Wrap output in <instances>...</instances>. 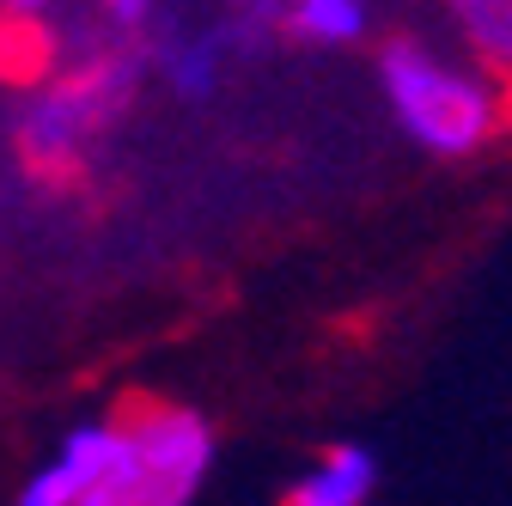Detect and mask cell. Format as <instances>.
<instances>
[{
	"label": "cell",
	"instance_id": "cell-6",
	"mask_svg": "<svg viewBox=\"0 0 512 506\" xmlns=\"http://www.w3.org/2000/svg\"><path fill=\"white\" fill-rule=\"evenodd\" d=\"M384 482V464L366 439H330L287 488H281V506H372Z\"/></svg>",
	"mask_w": 512,
	"mask_h": 506
},
{
	"label": "cell",
	"instance_id": "cell-8",
	"mask_svg": "<svg viewBox=\"0 0 512 506\" xmlns=\"http://www.w3.org/2000/svg\"><path fill=\"white\" fill-rule=\"evenodd\" d=\"M439 13L458 31L464 55L506 86L512 80V0H439Z\"/></svg>",
	"mask_w": 512,
	"mask_h": 506
},
{
	"label": "cell",
	"instance_id": "cell-9",
	"mask_svg": "<svg viewBox=\"0 0 512 506\" xmlns=\"http://www.w3.org/2000/svg\"><path fill=\"white\" fill-rule=\"evenodd\" d=\"M92 7H98V19H104L116 37H147L165 0H92Z\"/></svg>",
	"mask_w": 512,
	"mask_h": 506
},
{
	"label": "cell",
	"instance_id": "cell-5",
	"mask_svg": "<svg viewBox=\"0 0 512 506\" xmlns=\"http://www.w3.org/2000/svg\"><path fill=\"white\" fill-rule=\"evenodd\" d=\"M116 439H122V415H86V421H74L68 433L55 439V452L19 482L13 506H80L98 488V476L110 470Z\"/></svg>",
	"mask_w": 512,
	"mask_h": 506
},
{
	"label": "cell",
	"instance_id": "cell-4",
	"mask_svg": "<svg viewBox=\"0 0 512 506\" xmlns=\"http://www.w3.org/2000/svg\"><path fill=\"white\" fill-rule=\"evenodd\" d=\"M141 49H147V74L189 110L220 98V86L232 80L238 61L263 55V43L250 31H238L226 13H214V19H153Z\"/></svg>",
	"mask_w": 512,
	"mask_h": 506
},
{
	"label": "cell",
	"instance_id": "cell-1",
	"mask_svg": "<svg viewBox=\"0 0 512 506\" xmlns=\"http://www.w3.org/2000/svg\"><path fill=\"white\" fill-rule=\"evenodd\" d=\"M147 80L153 74H147L141 37L110 31V43L55 61V68H43L25 86V98L13 110V153L25 159V171H37L49 183L80 177L128 122V110L141 104Z\"/></svg>",
	"mask_w": 512,
	"mask_h": 506
},
{
	"label": "cell",
	"instance_id": "cell-7",
	"mask_svg": "<svg viewBox=\"0 0 512 506\" xmlns=\"http://www.w3.org/2000/svg\"><path fill=\"white\" fill-rule=\"evenodd\" d=\"M384 0H287L281 37L305 43V49H360L378 25Z\"/></svg>",
	"mask_w": 512,
	"mask_h": 506
},
{
	"label": "cell",
	"instance_id": "cell-10",
	"mask_svg": "<svg viewBox=\"0 0 512 506\" xmlns=\"http://www.w3.org/2000/svg\"><path fill=\"white\" fill-rule=\"evenodd\" d=\"M61 13V0H0V19L7 25H19V31H31V25H49Z\"/></svg>",
	"mask_w": 512,
	"mask_h": 506
},
{
	"label": "cell",
	"instance_id": "cell-2",
	"mask_svg": "<svg viewBox=\"0 0 512 506\" xmlns=\"http://www.w3.org/2000/svg\"><path fill=\"white\" fill-rule=\"evenodd\" d=\"M372 80L397 135L439 165H464L506 135V86L488 68H476L470 55L458 61L421 31L378 37Z\"/></svg>",
	"mask_w": 512,
	"mask_h": 506
},
{
	"label": "cell",
	"instance_id": "cell-3",
	"mask_svg": "<svg viewBox=\"0 0 512 506\" xmlns=\"http://www.w3.org/2000/svg\"><path fill=\"white\" fill-rule=\"evenodd\" d=\"M220 458V433L196 403L141 397L122 409L116 458L80 506H196Z\"/></svg>",
	"mask_w": 512,
	"mask_h": 506
},
{
	"label": "cell",
	"instance_id": "cell-11",
	"mask_svg": "<svg viewBox=\"0 0 512 506\" xmlns=\"http://www.w3.org/2000/svg\"><path fill=\"white\" fill-rule=\"evenodd\" d=\"M506 141H512V80H506Z\"/></svg>",
	"mask_w": 512,
	"mask_h": 506
}]
</instances>
